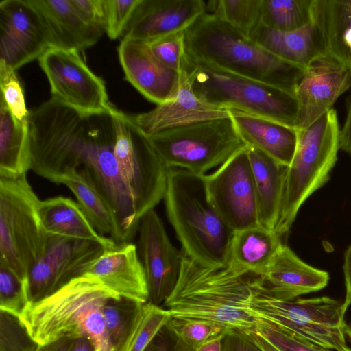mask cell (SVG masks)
Listing matches in <instances>:
<instances>
[{
    "label": "cell",
    "mask_w": 351,
    "mask_h": 351,
    "mask_svg": "<svg viewBox=\"0 0 351 351\" xmlns=\"http://www.w3.org/2000/svg\"><path fill=\"white\" fill-rule=\"evenodd\" d=\"M313 0H262L261 24L282 32L300 29L313 21Z\"/></svg>",
    "instance_id": "cell-33"
},
{
    "label": "cell",
    "mask_w": 351,
    "mask_h": 351,
    "mask_svg": "<svg viewBox=\"0 0 351 351\" xmlns=\"http://www.w3.org/2000/svg\"><path fill=\"white\" fill-rule=\"evenodd\" d=\"M155 56L166 66L180 72L185 56L184 32L147 42Z\"/></svg>",
    "instance_id": "cell-41"
},
{
    "label": "cell",
    "mask_w": 351,
    "mask_h": 351,
    "mask_svg": "<svg viewBox=\"0 0 351 351\" xmlns=\"http://www.w3.org/2000/svg\"><path fill=\"white\" fill-rule=\"evenodd\" d=\"M38 214L45 232L58 235L99 243L107 249L117 244L95 228L80 205L73 199L57 196L39 200Z\"/></svg>",
    "instance_id": "cell-26"
},
{
    "label": "cell",
    "mask_w": 351,
    "mask_h": 351,
    "mask_svg": "<svg viewBox=\"0 0 351 351\" xmlns=\"http://www.w3.org/2000/svg\"><path fill=\"white\" fill-rule=\"evenodd\" d=\"M75 10L86 23L105 30L106 0H71Z\"/></svg>",
    "instance_id": "cell-43"
},
{
    "label": "cell",
    "mask_w": 351,
    "mask_h": 351,
    "mask_svg": "<svg viewBox=\"0 0 351 351\" xmlns=\"http://www.w3.org/2000/svg\"><path fill=\"white\" fill-rule=\"evenodd\" d=\"M31 162L28 118L17 119L0 97V178L26 175Z\"/></svg>",
    "instance_id": "cell-30"
},
{
    "label": "cell",
    "mask_w": 351,
    "mask_h": 351,
    "mask_svg": "<svg viewBox=\"0 0 351 351\" xmlns=\"http://www.w3.org/2000/svg\"><path fill=\"white\" fill-rule=\"evenodd\" d=\"M342 304L326 296L277 300L267 293L263 283L250 309L258 319L273 323L320 346L335 351H351L346 341L347 325Z\"/></svg>",
    "instance_id": "cell-10"
},
{
    "label": "cell",
    "mask_w": 351,
    "mask_h": 351,
    "mask_svg": "<svg viewBox=\"0 0 351 351\" xmlns=\"http://www.w3.org/2000/svg\"><path fill=\"white\" fill-rule=\"evenodd\" d=\"M165 328L173 335V351H195L206 341L228 330L213 322L172 317Z\"/></svg>",
    "instance_id": "cell-35"
},
{
    "label": "cell",
    "mask_w": 351,
    "mask_h": 351,
    "mask_svg": "<svg viewBox=\"0 0 351 351\" xmlns=\"http://www.w3.org/2000/svg\"><path fill=\"white\" fill-rule=\"evenodd\" d=\"M117 295L96 278L82 275L29 305L20 317L39 344L64 335L86 336L96 351H111L104 307L108 299Z\"/></svg>",
    "instance_id": "cell-5"
},
{
    "label": "cell",
    "mask_w": 351,
    "mask_h": 351,
    "mask_svg": "<svg viewBox=\"0 0 351 351\" xmlns=\"http://www.w3.org/2000/svg\"><path fill=\"white\" fill-rule=\"evenodd\" d=\"M111 114L115 132L114 155L141 220L164 198L168 168L129 114L115 108Z\"/></svg>",
    "instance_id": "cell-11"
},
{
    "label": "cell",
    "mask_w": 351,
    "mask_h": 351,
    "mask_svg": "<svg viewBox=\"0 0 351 351\" xmlns=\"http://www.w3.org/2000/svg\"><path fill=\"white\" fill-rule=\"evenodd\" d=\"M106 249L94 241L49 235L42 254L27 276L29 305L47 298L72 279L82 276Z\"/></svg>",
    "instance_id": "cell-13"
},
{
    "label": "cell",
    "mask_w": 351,
    "mask_h": 351,
    "mask_svg": "<svg viewBox=\"0 0 351 351\" xmlns=\"http://www.w3.org/2000/svg\"><path fill=\"white\" fill-rule=\"evenodd\" d=\"M144 304L121 295L107 300L104 307V316L111 351L128 350Z\"/></svg>",
    "instance_id": "cell-32"
},
{
    "label": "cell",
    "mask_w": 351,
    "mask_h": 351,
    "mask_svg": "<svg viewBox=\"0 0 351 351\" xmlns=\"http://www.w3.org/2000/svg\"><path fill=\"white\" fill-rule=\"evenodd\" d=\"M138 232L137 250L146 276L149 302L160 306L176 285L182 252L170 241L163 223L154 209L141 219Z\"/></svg>",
    "instance_id": "cell-16"
},
{
    "label": "cell",
    "mask_w": 351,
    "mask_h": 351,
    "mask_svg": "<svg viewBox=\"0 0 351 351\" xmlns=\"http://www.w3.org/2000/svg\"><path fill=\"white\" fill-rule=\"evenodd\" d=\"M350 87V70L327 53L315 60L295 88L300 104L298 129L308 126L332 108L337 98Z\"/></svg>",
    "instance_id": "cell-18"
},
{
    "label": "cell",
    "mask_w": 351,
    "mask_h": 351,
    "mask_svg": "<svg viewBox=\"0 0 351 351\" xmlns=\"http://www.w3.org/2000/svg\"><path fill=\"white\" fill-rule=\"evenodd\" d=\"M313 15L326 53L351 71V0H313Z\"/></svg>",
    "instance_id": "cell-29"
},
{
    "label": "cell",
    "mask_w": 351,
    "mask_h": 351,
    "mask_svg": "<svg viewBox=\"0 0 351 351\" xmlns=\"http://www.w3.org/2000/svg\"><path fill=\"white\" fill-rule=\"evenodd\" d=\"M230 112L246 146L263 152L283 166L290 165L298 144L297 128L239 110H230Z\"/></svg>",
    "instance_id": "cell-24"
},
{
    "label": "cell",
    "mask_w": 351,
    "mask_h": 351,
    "mask_svg": "<svg viewBox=\"0 0 351 351\" xmlns=\"http://www.w3.org/2000/svg\"><path fill=\"white\" fill-rule=\"evenodd\" d=\"M1 97L5 101L12 114L19 120L29 117L24 92L16 71L0 62Z\"/></svg>",
    "instance_id": "cell-40"
},
{
    "label": "cell",
    "mask_w": 351,
    "mask_h": 351,
    "mask_svg": "<svg viewBox=\"0 0 351 351\" xmlns=\"http://www.w3.org/2000/svg\"><path fill=\"white\" fill-rule=\"evenodd\" d=\"M141 0H106V27L108 37L117 39L125 34Z\"/></svg>",
    "instance_id": "cell-42"
},
{
    "label": "cell",
    "mask_w": 351,
    "mask_h": 351,
    "mask_svg": "<svg viewBox=\"0 0 351 351\" xmlns=\"http://www.w3.org/2000/svg\"><path fill=\"white\" fill-rule=\"evenodd\" d=\"M129 117L141 132L147 136L171 128L229 117L230 112L199 99L194 93L182 64L179 86L169 99L148 112Z\"/></svg>",
    "instance_id": "cell-17"
},
{
    "label": "cell",
    "mask_w": 351,
    "mask_h": 351,
    "mask_svg": "<svg viewBox=\"0 0 351 351\" xmlns=\"http://www.w3.org/2000/svg\"><path fill=\"white\" fill-rule=\"evenodd\" d=\"M162 329L156 335L144 351H169Z\"/></svg>",
    "instance_id": "cell-50"
},
{
    "label": "cell",
    "mask_w": 351,
    "mask_h": 351,
    "mask_svg": "<svg viewBox=\"0 0 351 351\" xmlns=\"http://www.w3.org/2000/svg\"><path fill=\"white\" fill-rule=\"evenodd\" d=\"M223 351H259L245 332L230 330L223 339Z\"/></svg>",
    "instance_id": "cell-45"
},
{
    "label": "cell",
    "mask_w": 351,
    "mask_h": 351,
    "mask_svg": "<svg viewBox=\"0 0 351 351\" xmlns=\"http://www.w3.org/2000/svg\"><path fill=\"white\" fill-rule=\"evenodd\" d=\"M117 51L125 79L148 100L158 105L176 91L181 71L163 64L147 42L123 37Z\"/></svg>",
    "instance_id": "cell-19"
},
{
    "label": "cell",
    "mask_w": 351,
    "mask_h": 351,
    "mask_svg": "<svg viewBox=\"0 0 351 351\" xmlns=\"http://www.w3.org/2000/svg\"><path fill=\"white\" fill-rule=\"evenodd\" d=\"M252 330L280 351H333L263 319H259Z\"/></svg>",
    "instance_id": "cell-38"
},
{
    "label": "cell",
    "mask_w": 351,
    "mask_h": 351,
    "mask_svg": "<svg viewBox=\"0 0 351 351\" xmlns=\"http://www.w3.org/2000/svg\"><path fill=\"white\" fill-rule=\"evenodd\" d=\"M339 149L351 156V95L346 99V118L340 129Z\"/></svg>",
    "instance_id": "cell-46"
},
{
    "label": "cell",
    "mask_w": 351,
    "mask_h": 351,
    "mask_svg": "<svg viewBox=\"0 0 351 351\" xmlns=\"http://www.w3.org/2000/svg\"><path fill=\"white\" fill-rule=\"evenodd\" d=\"M182 252L178 282L163 304L172 317L207 320L228 330L254 329L259 319L250 304L263 285L261 276L228 265L208 267Z\"/></svg>",
    "instance_id": "cell-2"
},
{
    "label": "cell",
    "mask_w": 351,
    "mask_h": 351,
    "mask_svg": "<svg viewBox=\"0 0 351 351\" xmlns=\"http://www.w3.org/2000/svg\"><path fill=\"white\" fill-rule=\"evenodd\" d=\"M172 318L170 312L151 302L145 303L136 329L127 351H144Z\"/></svg>",
    "instance_id": "cell-36"
},
{
    "label": "cell",
    "mask_w": 351,
    "mask_h": 351,
    "mask_svg": "<svg viewBox=\"0 0 351 351\" xmlns=\"http://www.w3.org/2000/svg\"><path fill=\"white\" fill-rule=\"evenodd\" d=\"M48 30L50 47L77 51L96 44L105 30L84 21L71 0H29Z\"/></svg>",
    "instance_id": "cell-23"
},
{
    "label": "cell",
    "mask_w": 351,
    "mask_h": 351,
    "mask_svg": "<svg viewBox=\"0 0 351 351\" xmlns=\"http://www.w3.org/2000/svg\"><path fill=\"white\" fill-rule=\"evenodd\" d=\"M343 270L346 285V297L342 304V308L346 312L349 306L351 305V245L345 252Z\"/></svg>",
    "instance_id": "cell-47"
},
{
    "label": "cell",
    "mask_w": 351,
    "mask_h": 351,
    "mask_svg": "<svg viewBox=\"0 0 351 351\" xmlns=\"http://www.w3.org/2000/svg\"><path fill=\"white\" fill-rule=\"evenodd\" d=\"M61 184L66 185L73 193L77 203L100 234H109L117 244L122 243L112 211L97 191L81 173H69L63 178Z\"/></svg>",
    "instance_id": "cell-31"
},
{
    "label": "cell",
    "mask_w": 351,
    "mask_h": 351,
    "mask_svg": "<svg viewBox=\"0 0 351 351\" xmlns=\"http://www.w3.org/2000/svg\"><path fill=\"white\" fill-rule=\"evenodd\" d=\"M50 47L45 23L29 0L0 2V62L16 71Z\"/></svg>",
    "instance_id": "cell-15"
},
{
    "label": "cell",
    "mask_w": 351,
    "mask_h": 351,
    "mask_svg": "<svg viewBox=\"0 0 351 351\" xmlns=\"http://www.w3.org/2000/svg\"><path fill=\"white\" fill-rule=\"evenodd\" d=\"M298 130L297 147L285 170L281 207L274 230L280 237L289 230L304 202L329 180L340 149V127L333 108Z\"/></svg>",
    "instance_id": "cell-6"
},
{
    "label": "cell",
    "mask_w": 351,
    "mask_h": 351,
    "mask_svg": "<svg viewBox=\"0 0 351 351\" xmlns=\"http://www.w3.org/2000/svg\"><path fill=\"white\" fill-rule=\"evenodd\" d=\"M245 332L259 351H280L267 339L256 333L254 330L246 331Z\"/></svg>",
    "instance_id": "cell-48"
},
{
    "label": "cell",
    "mask_w": 351,
    "mask_h": 351,
    "mask_svg": "<svg viewBox=\"0 0 351 351\" xmlns=\"http://www.w3.org/2000/svg\"><path fill=\"white\" fill-rule=\"evenodd\" d=\"M204 176L168 168L163 199L182 250L202 265L222 268L228 265L234 232L210 201Z\"/></svg>",
    "instance_id": "cell-4"
},
{
    "label": "cell",
    "mask_w": 351,
    "mask_h": 351,
    "mask_svg": "<svg viewBox=\"0 0 351 351\" xmlns=\"http://www.w3.org/2000/svg\"><path fill=\"white\" fill-rule=\"evenodd\" d=\"M145 136L167 168H181L202 176L246 146L230 117Z\"/></svg>",
    "instance_id": "cell-9"
},
{
    "label": "cell",
    "mask_w": 351,
    "mask_h": 351,
    "mask_svg": "<svg viewBox=\"0 0 351 351\" xmlns=\"http://www.w3.org/2000/svg\"><path fill=\"white\" fill-rule=\"evenodd\" d=\"M38 60L53 98L84 114L111 113L114 107L108 100L105 82L79 51L49 47Z\"/></svg>",
    "instance_id": "cell-12"
},
{
    "label": "cell",
    "mask_w": 351,
    "mask_h": 351,
    "mask_svg": "<svg viewBox=\"0 0 351 351\" xmlns=\"http://www.w3.org/2000/svg\"><path fill=\"white\" fill-rule=\"evenodd\" d=\"M249 37L276 56L305 69L326 54L322 34L313 21L289 32L270 29L261 23Z\"/></svg>",
    "instance_id": "cell-25"
},
{
    "label": "cell",
    "mask_w": 351,
    "mask_h": 351,
    "mask_svg": "<svg viewBox=\"0 0 351 351\" xmlns=\"http://www.w3.org/2000/svg\"><path fill=\"white\" fill-rule=\"evenodd\" d=\"M184 36L188 60L293 93L306 70L276 56L212 14L201 16Z\"/></svg>",
    "instance_id": "cell-3"
},
{
    "label": "cell",
    "mask_w": 351,
    "mask_h": 351,
    "mask_svg": "<svg viewBox=\"0 0 351 351\" xmlns=\"http://www.w3.org/2000/svg\"><path fill=\"white\" fill-rule=\"evenodd\" d=\"M259 276L267 293L282 301L318 291L327 286L330 278L327 271L304 263L285 244Z\"/></svg>",
    "instance_id": "cell-22"
},
{
    "label": "cell",
    "mask_w": 351,
    "mask_h": 351,
    "mask_svg": "<svg viewBox=\"0 0 351 351\" xmlns=\"http://www.w3.org/2000/svg\"><path fill=\"white\" fill-rule=\"evenodd\" d=\"M204 180L210 201L233 232L260 225L246 146Z\"/></svg>",
    "instance_id": "cell-14"
},
{
    "label": "cell",
    "mask_w": 351,
    "mask_h": 351,
    "mask_svg": "<svg viewBox=\"0 0 351 351\" xmlns=\"http://www.w3.org/2000/svg\"><path fill=\"white\" fill-rule=\"evenodd\" d=\"M226 334H221L206 341L195 351H223V339Z\"/></svg>",
    "instance_id": "cell-49"
},
{
    "label": "cell",
    "mask_w": 351,
    "mask_h": 351,
    "mask_svg": "<svg viewBox=\"0 0 351 351\" xmlns=\"http://www.w3.org/2000/svg\"><path fill=\"white\" fill-rule=\"evenodd\" d=\"M28 306L26 282L0 263V310L21 317Z\"/></svg>",
    "instance_id": "cell-39"
},
{
    "label": "cell",
    "mask_w": 351,
    "mask_h": 351,
    "mask_svg": "<svg viewBox=\"0 0 351 351\" xmlns=\"http://www.w3.org/2000/svg\"><path fill=\"white\" fill-rule=\"evenodd\" d=\"M195 95L204 101L298 128L300 104L295 93L191 61L185 58Z\"/></svg>",
    "instance_id": "cell-7"
},
{
    "label": "cell",
    "mask_w": 351,
    "mask_h": 351,
    "mask_svg": "<svg viewBox=\"0 0 351 351\" xmlns=\"http://www.w3.org/2000/svg\"><path fill=\"white\" fill-rule=\"evenodd\" d=\"M262 0H213L206 2V12L249 37L261 23Z\"/></svg>",
    "instance_id": "cell-34"
},
{
    "label": "cell",
    "mask_w": 351,
    "mask_h": 351,
    "mask_svg": "<svg viewBox=\"0 0 351 351\" xmlns=\"http://www.w3.org/2000/svg\"><path fill=\"white\" fill-rule=\"evenodd\" d=\"M246 147L254 184L259 224L274 230L280 214L287 167L255 148Z\"/></svg>",
    "instance_id": "cell-27"
},
{
    "label": "cell",
    "mask_w": 351,
    "mask_h": 351,
    "mask_svg": "<svg viewBox=\"0 0 351 351\" xmlns=\"http://www.w3.org/2000/svg\"><path fill=\"white\" fill-rule=\"evenodd\" d=\"M39 346L19 316L0 310V351H37Z\"/></svg>",
    "instance_id": "cell-37"
},
{
    "label": "cell",
    "mask_w": 351,
    "mask_h": 351,
    "mask_svg": "<svg viewBox=\"0 0 351 351\" xmlns=\"http://www.w3.org/2000/svg\"><path fill=\"white\" fill-rule=\"evenodd\" d=\"M282 245L280 236L261 225L234 231L228 266L238 271L261 275Z\"/></svg>",
    "instance_id": "cell-28"
},
{
    "label": "cell",
    "mask_w": 351,
    "mask_h": 351,
    "mask_svg": "<svg viewBox=\"0 0 351 351\" xmlns=\"http://www.w3.org/2000/svg\"><path fill=\"white\" fill-rule=\"evenodd\" d=\"M29 137L31 170L56 184L71 173H81L112 211L122 243H129L140 220L114 155L111 113L86 115L54 101L33 116Z\"/></svg>",
    "instance_id": "cell-1"
},
{
    "label": "cell",
    "mask_w": 351,
    "mask_h": 351,
    "mask_svg": "<svg viewBox=\"0 0 351 351\" xmlns=\"http://www.w3.org/2000/svg\"><path fill=\"white\" fill-rule=\"evenodd\" d=\"M344 332H345L346 336H347L349 338V339L351 341V326H346V327L344 330Z\"/></svg>",
    "instance_id": "cell-51"
},
{
    "label": "cell",
    "mask_w": 351,
    "mask_h": 351,
    "mask_svg": "<svg viewBox=\"0 0 351 351\" xmlns=\"http://www.w3.org/2000/svg\"><path fill=\"white\" fill-rule=\"evenodd\" d=\"M206 12L203 0H141L124 38L149 42L184 32Z\"/></svg>",
    "instance_id": "cell-20"
},
{
    "label": "cell",
    "mask_w": 351,
    "mask_h": 351,
    "mask_svg": "<svg viewBox=\"0 0 351 351\" xmlns=\"http://www.w3.org/2000/svg\"><path fill=\"white\" fill-rule=\"evenodd\" d=\"M26 175L0 178V263L25 282L49 235L38 214L40 199Z\"/></svg>",
    "instance_id": "cell-8"
},
{
    "label": "cell",
    "mask_w": 351,
    "mask_h": 351,
    "mask_svg": "<svg viewBox=\"0 0 351 351\" xmlns=\"http://www.w3.org/2000/svg\"><path fill=\"white\" fill-rule=\"evenodd\" d=\"M83 275L96 278L121 296L141 303L149 302L145 270L133 243H124L106 249L88 266Z\"/></svg>",
    "instance_id": "cell-21"
},
{
    "label": "cell",
    "mask_w": 351,
    "mask_h": 351,
    "mask_svg": "<svg viewBox=\"0 0 351 351\" xmlns=\"http://www.w3.org/2000/svg\"><path fill=\"white\" fill-rule=\"evenodd\" d=\"M37 351H96V348L88 337L64 335L40 344Z\"/></svg>",
    "instance_id": "cell-44"
}]
</instances>
